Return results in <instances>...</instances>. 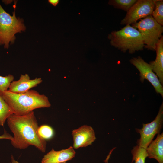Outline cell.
<instances>
[{"mask_svg":"<svg viewBox=\"0 0 163 163\" xmlns=\"http://www.w3.org/2000/svg\"><path fill=\"white\" fill-rule=\"evenodd\" d=\"M22 19L17 18L15 11L12 15L7 12L0 4V45L8 49L9 43H13L15 39V35L26 30Z\"/></svg>","mask_w":163,"mask_h":163,"instance_id":"277c9868","label":"cell"},{"mask_svg":"<svg viewBox=\"0 0 163 163\" xmlns=\"http://www.w3.org/2000/svg\"><path fill=\"white\" fill-rule=\"evenodd\" d=\"M38 133L39 136L45 140L51 138L54 135L53 129L47 125H43L39 127Z\"/></svg>","mask_w":163,"mask_h":163,"instance_id":"ac0fdd59","label":"cell"},{"mask_svg":"<svg viewBox=\"0 0 163 163\" xmlns=\"http://www.w3.org/2000/svg\"><path fill=\"white\" fill-rule=\"evenodd\" d=\"M76 152L72 146L67 149L56 151L52 149L45 155L41 163H63L72 159Z\"/></svg>","mask_w":163,"mask_h":163,"instance_id":"8fae6325","label":"cell"},{"mask_svg":"<svg viewBox=\"0 0 163 163\" xmlns=\"http://www.w3.org/2000/svg\"><path fill=\"white\" fill-rule=\"evenodd\" d=\"M132 154V162L145 163L146 158L148 157L146 149L138 145L134 147L131 151Z\"/></svg>","mask_w":163,"mask_h":163,"instance_id":"9a60e30c","label":"cell"},{"mask_svg":"<svg viewBox=\"0 0 163 163\" xmlns=\"http://www.w3.org/2000/svg\"><path fill=\"white\" fill-rule=\"evenodd\" d=\"M14 78V76L11 74L4 77L0 76V93L8 90Z\"/></svg>","mask_w":163,"mask_h":163,"instance_id":"d6986e66","label":"cell"},{"mask_svg":"<svg viewBox=\"0 0 163 163\" xmlns=\"http://www.w3.org/2000/svg\"><path fill=\"white\" fill-rule=\"evenodd\" d=\"M13 137L8 133L5 131L4 133L2 135L0 136V139H5L11 140Z\"/></svg>","mask_w":163,"mask_h":163,"instance_id":"ffe728a7","label":"cell"},{"mask_svg":"<svg viewBox=\"0 0 163 163\" xmlns=\"http://www.w3.org/2000/svg\"><path fill=\"white\" fill-rule=\"evenodd\" d=\"M154 0H138L127 12L120 24H132L139 19L152 15L155 9Z\"/></svg>","mask_w":163,"mask_h":163,"instance_id":"52a82bcc","label":"cell"},{"mask_svg":"<svg viewBox=\"0 0 163 163\" xmlns=\"http://www.w3.org/2000/svg\"><path fill=\"white\" fill-rule=\"evenodd\" d=\"M14 112L0 95V126H4L7 118Z\"/></svg>","mask_w":163,"mask_h":163,"instance_id":"5bb4252c","label":"cell"},{"mask_svg":"<svg viewBox=\"0 0 163 163\" xmlns=\"http://www.w3.org/2000/svg\"><path fill=\"white\" fill-rule=\"evenodd\" d=\"M132 26L141 34L145 47L149 50H155L156 45L162 36L163 26L158 23L152 15L132 24Z\"/></svg>","mask_w":163,"mask_h":163,"instance_id":"5b68a950","label":"cell"},{"mask_svg":"<svg viewBox=\"0 0 163 163\" xmlns=\"http://www.w3.org/2000/svg\"><path fill=\"white\" fill-rule=\"evenodd\" d=\"M110 157V156H109L108 155V156L107 157V158L105 160V161L106 162V163H108V159H109V158Z\"/></svg>","mask_w":163,"mask_h":163,"instance_id":"603a6c76","label":"cell"},{"mask_svg":"<svg viewBox=\"0 0 163 163\" xmlns=\"http://www.w3.org/2000/svg\"><path fill=\"white\" fill-rule=\"evenodd\" d=\"M163 104L162 103L157 115L152 121L147 124L143 123L142 127L140 129H136V131L140 136L137 141L138 145L146 149L155 135L160 133L163 122Z\"/></svg>","mask_w":163,"mask_h":163,"instance_id":"8992f818","label":"cell"},{"mask_svg":"<svg viewBox=\"0 0 163 163\" xmlns=\"http://www.w3.org/2000/svg\"><path fill=\"white\" fill-rule=\"evenodd\" d=\"M111 45L123 52L132 54L145 47L141 34L130 24L118 31H112L108 36Z\"/></svg>","mask_w":163,"mask_h":163,"instance_id":"3957f363","label":"cell"},{"mask_svg":"<svg viewBox=\"0 0 163 163\" xmlns=\"http://www.w3.org/2000/svg\"><path fill=\"white\" fill-rule=\"evenodd\" d=\"M59 2V0H49L48 2L54 6H56Z\"/></svg>","mask_w":163,"mask_h":163,"instance_id":"44dd1931","label":"cell"},{"mask_svg":"<svg viewBox=\"0 0 163 163\" xmlns=\"http://www.w3.org/2000/svg\"><path fill=\"white\" fill-rule=\"evenodd\" d=\"M7 121L14 135L11 142L14 147L24 149L32 145L43 152H45L46 142L38 134L39 126L34 111L22 115L13 114Z\"/></svg>","mask_w":163,"mask_h":163,"instance_id":"6da1fadb","label":"cell"},{"mask_svg":"<svg viewBox=\"0 0 163 163\" xmlns=\"http://www.w3.org/2000/svg\"><path fill=\"white\" fill-rule=\"evenodd\" d=\"M137 0H110L108 4L115 8L127 12Z\"/></svg>","mask_w":163,"mask_h":163,"instance_id":"2e32d148","label":"cell"},{"mask_svg":"<svg viewBox=\"0 0 163 163\" xmlns=\"http://www.w3.org/2000/svg\"><path fill=\"white\" fill-rule=\"evenodd\" d=\"M155 50L156 56L155 60L150 62V65L153 72L158 77L161 85L163 84V36L158 41Z\"/></svg>","mask_w":163,"mask_h":163,"instance_id":"7c38bea8","label":"cell"},{"mask_svg":"<svg viewBox=\"0 0 163 163\" xmlns=\"http://www.w3.org/2000/svg\"><path fill=\"white\" fill-rule=\"evenodd\" d=\"M155 7L152 15L159 24L163 25V0H154Z\"/></svg>","mask_w":163,"mask_h":163,"instance_id":"e0dca14e","label":"cell"},{"mask_svg":"<svg viewBox=\"0 0 163 163\" xmlns=\"http://www.w3.org/2000/svg\"><path fill=\"white\" fill-rule=\"evenodd\" d=\"M148 157L163 163V133L158 134L156 139L151 142L146 149Z\"/></svg>","mask_w":163,"mask_h":163,"instance_id":"4fadbf2b","label":"cell"},{"mask_svg":"<svg viewBox=\"0 0 163 163\" xmlns=\"http://www.w3.org/2000/svg\"><path fill=\"white\" fill-rule=\"evenodd\" d=\"M42 82L41 78L31 79L28 74H21L18 80H14L11 83L8 90L17 93L25 92L36 87Z\"/></svg>","mask_w":163,"mask_h":163,"instance_id":"30bf717a","label":"cell"},{"mask_svg":"<svg viewBox=\"0 0 163 163\" xmlns=\"http://www.w3.org/2000/svg\"><path fill=\"white\" fill-rule=\"evenodd\" d=\"M11 161L10 162V163H19L18 161H17L15 160L14 158V157L12 155H11ZM63 163H67L66 162H64Z\"/></svg>","mask_w":163,"mask_h":163,"instance_id":"7402d4cb","label":"cell"},{"mask_svg":"<svg viewBox=\"0 0 163 163\" xmlns=\"http://www.w3.org/2000/svg\"><path fill=\"white\" fill-rule=\"evenodd\" d=\"M140 72V80L143 82L147 80L152 85L156 92L163 96V88L158 77L153 72L150 65L140 56L133 57L130 60Z\"/></svg>","mask_w":163,"mask_h":163,"instance_id":"ba28073f","label":"cell"},{"mask_svg":"<svg viewBox=\"0 0 163 163\" xmlns=\"http://www.w3.org/2000/svg\"><path fill=\"white\" fill-rule=\"evenodd\" d=\"M74 149L86 147L92 144L96 139L95 133L90 126L84 125L72 130Z\"/></svg>","mask_w":163,"mask_h":163,"instance_id":"9c48e42d","label":"cell"},{"mask_svg":"<svg viewBox=\"0 0 163 163\" xmlns=\"http://www.w3.org/2000/svg\"><path fill=\"white\" fill-rule=\"evenodd\" d=\"M0 95L16 115H24L35 109L51 106L48 97L35 90L20 93L8 90L0 93Z\"/></svg>","mask_w":163,"mask_h":163,"instance_id":"7a4b0ae2","label":"cell"}]
</instances>
